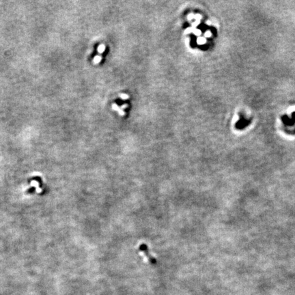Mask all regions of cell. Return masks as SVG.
I'll return each instance as SVG.
<instances>
[{
  "mask_svg": "<svg viewBox=\"0 0 295 295\" xmlns=\"http://www.w3.org/2000/svg\"><path fill=\"white\" fill-rule=\"evenodd\" d=\"M125 107H127V105H122V107H121V109H122L125 108Z\"/></svg>",
  "mask_w": 295,
  "mask_h": 295,
  "instance_id": "6",
  "label": "cell"
},
{
  "mask_svg": "<svg viewBox=\"0 0 295 295\" xmlns=\"http://www.w3.org/2000/svg\"><path fill=\"white\" fill-rule=\"evenodd\" d=\"M101 59H102L101 56H100V55H96V56H95V57L94 58V62L95 63V64H98V63L101 61Z\"/></svg>",
  "mask_w": 295,
  "mask_h": 295,
  "instance_id": "4",
  "label": "cell"
},
{
  "mask_svg": "<svg viewBox=\"0 0 295 295\" xmlns=\"http://www.w3.org/2000/svg\"><path fill=\"white\" fill-rule=\"evenodd\" d=\"M105 46L104 45V44H101V45L98 47V53H103V52L105 51Z\"/></svg>",
  "mask_w": 295,
  "mask_h": 295,
  "instance_id": "3",
  "label": "cell"
},
{
  "mask_svg": "<svg viewBox=\"0 0 295 295\" xmlns=\"http://www.w3.org/2000/svg\"><path fill=\"white\" fill-rule=\"evenodd\" d=\"M112 109H114V111H118V113H119V114L120 115V116H124V115H125V112H124V111L122 110L121 108H120V107H118L116 103H114L112 105Z\"/></svg>",
  "mask_w": 295,
  "mask_h": 295,
  "instance_id": "2",
  "label": "cell"
},
{
  "mask_svg": "<svg viewBox=\"0 0 295 295\" xmlns=\"http://www.w3.org/2000/svg\"><path fill=\"white\" fill-rule=\"evenodd\" d=\"M120 97L122 98V100H127L128 99V98H129V96L127 95V94H120Z\"/></svg>",
  "mask_w": 295,
  "mask_h": 295,
  "instance_id": "5",
  "label": "cell"
},
{
  "mask_svg": "<svg viewBox=\"0 0 295 295\" xmlns=\"http://www.w3.org/2000/svg\"><path fill=\"white\" fill-rule=\"evenodd\" d=\"M139 249H140V251L141 252H143V253H144V255H146V257L147 258L148 260H149V262L151 263V264H156L157 260H156V259L155 258L150 255L149 253V250H148V246L146 245V244H144V243L141 244L140 245V247H139Z\"/></svg>",
  "mask_w": 295,
  "mask_h": 295,
  "instance_id": "1",
  "label": "cell"
}]
</instances>
